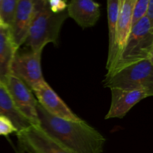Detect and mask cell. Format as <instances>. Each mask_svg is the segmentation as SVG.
<instances>
[{
    "label": "cell",
    "mask_w": 153,
    "mask_h": 153,
    "mask_svg": "<svg viewBox=\"0 0 153 153\" xmlns=\"http://www.w3.org/2000/svg\"><path fill=\"white\" fill-rule=\"evenodd\" d=\"M40 126L72 153H102L106 139L83 120L69 121L49 114L37 105Z\"/></svg>",
    "instance_id": "obj_1"
},
{
    "label": "cell",
    "mask_w": 153,
    "mask_h": 153,
    "mask_svg": "<svg viewBox=\"0 0 153 153\" xmlns=\"http://www.w3.org/2000/svg\"><path fill=\"white\" fill-rule=\"evenodd\" d=\"M34 4V16L25 43L31 51H43L50 43L58 46L61 29L68 17L67 10L52 13L46 0H35Z\"/></svg>",
    "instance_id": "obj_2"
},
{
    "label": "cell",
    "mask_w": 153,
    "mask_h": 153,
    "mask_svg": "<svg viewBox=\"0 0 153 153\" xmlns=\"http://www.w3.org/2000/svg\"><path fill=\"white\" fill-rule=\"evenodd\" d=\"M103 85L109 89L153 91L152 60H142L107 73Z\"/></svg>",
    "instance_id": "obj_3"
},
{
    "label": "cell",
    "mask_w": 153,
    "mask_h": 153,
    "mask_svg": "<svg viewBox=\"0 0 153 153\" xmlns=\"http://www.w3.org/2000/svg\"><path fill=\"white\" fill-rule=\"evenodd\" d=\"M145 59L153 60V25L146 16L132 27L120 56L108 73Z\"/></svg>",
    "instance_id": "obj_4"
},
{
    "label": "cell",
    "mask_w": 153,
    "mask_h": 153,
    "mask_svg": "<svg viewBox=\"0 0 153 153\" xmlns=\"http://www.w3.org/2000/svg\"><path fill=\"white\" fill-rule=\"evenodd\" d=\"M16 134L18 153H72L40 126L31 125Z\"/></svg>",
    "instance_id": "obj_5"
},
{
    "label": "cell",
    "mask_w": 153,
    "mask_h": 153,
    "mask_svg": "<svg viewBox=\"0 0 153 153\" xmlns=\"http://www.w3.org/2000/svg\"><path fill=\"white\" fill-rule=\"evenodd\" d=\"M42 52H17L11 66V74L19 78L31 91L46 82L42 73Z\"/></svg>",
    "instance_id": "obj_6"
},
{
    "label": "cell",
    "mask_w": 153,
    "mask_h": 153,
    "mask_svg": "<svg viewBox=\"0 0 153 153\" xmlns=\"http://www.w3.org/2000/svg\"><path fill=\"white\" fill-rule=\"evenodd\" d=\"M15 105L32 125L40 126L37 115V101L32 91L14 75L10 74L5 84Z\"/></svg>",
    "instance_id": "obj_7"
},
{
    "label": "cell",
    "mask_w": 153,
    "mask_h": 153,
    "mask_svg": "<svg viewBox=\"0 0 153 153\" xmlns=\"http://www.w3.org/2000/svg\"><path fill=\"white\" fill-rule=\"evenodd\" d=\"M36 97L37 103L47 113L55 117L69 121H80L79 118L46 82L32 91Z\"/></svg>",
    "instance_id": "obj_8"
},
{
    "label": "cell",
    "mask_w": 153,
    "mask_h": 153,
    "mask_svg": "<svg viewBox=\"0 0 153 153\" xmlns=\"http://www.w3.org/2000/svg\"><path fill=\"white\" fill-rule=\"evenodd\" d=\"M111 94V105L105 119H122L141 100L152 97L153 91L146 89L119 90L110 89Z\"/></svg>",
    "instance_id": "obj_9"
},
{
    "label": "cell",
    "mask_w": 153,
    "mask_h": 153,
    "mask_svg": "<svg viewBox=\"0 0 153 153\" xmlns=\"http://www.w3.org/2000/svg\"><path fill=\"white\" fill-rule=\"evenodd\" d=\"M134 2L135 0H120L114 49L112 55L107 60L106 64V69L108 71H109L116 64L129 37L132 28L131 15Z\"/></svg>",
    "instance_id": "obj_10"
},
{
    "label": "cell",
    "mask_w": 153,
    "mask_h": 153,
    "mask_svg": "<svg viewBox=\"0 0 153 153\" xmlns=\"http://www.w3.org/2000/svg\"><path fill=\"white\" fill-rule=\"evenodd\" d=\"M34 12V0H18L14 19L9 27L13 43L18 49L25 43Z\"/></svg>",
    "instance_id": "obj_11"
},
{
    "label": "cell",
    "mask_w": 153,
    "mask_h": 153,
    "mask_svg": "<svg viewBox=\"0 0 153 153\" xmlns=\"http://www.w3.org/2000/svg\"><path fill=\"white\" fill-rule=\"evenodd\" d=\"M67 13L81 28H91L100 19V4L91 0H72L67 4Z\"/></svg>",
    "instance_id": "obj_12"
},
{
    "label": "cell",
    "mask_w": 153,
    "mask_h": 153,
    "mask_svg": "<svg viewBox=\"0 0 153 153\" xmlns=\"http://www.w3.org/2000/svg\"><path fill=\"white\" fill-rule=\"evenodd\" d=\"M18 49L8 27L0 28V82L4 85L11 74V66Z\"/></svg>",
    "instance_id": "obj_13"
},
{
    "label": "cell",
    "mask_w": 153,
    "mask_h": 153,
    "mask_svg": "<svg viewBox=\"0 0 153 153\" xmlns=\"http://www.w3.org/2000/svg\"><path fill=\"white\" fill-rule=\"evenodd\" d=\"M0 115L9 118L18 131L32 125L19 112L15 105L7 88L1 83H0Z\"/></svg>",
    "instance_id": "obj_14"
},
{
    "label": "cell",
    "mask_w": 153,
    "mask_h": 153,
    "mask_svg": "<svg viewBox=\"0 0 153 153\" xmlns=\"http://www.w3.org/2000/svg\"><path fill=\"white\" fill-rule=\"evenodd\" d=\"M120 7V0H108V59L111 58L114 52L116 40L117 20Z\"/></svg>",
    "instance_id": "obj_15"
},
{
    "label": "cell",
    "mask_w": 153,
    "mask_h": 153,
    "mask_svg": "<svg viewBox=\"0 0 153 153\" xmlns=\"http://www.w3.org/2000/svg\"><path fill=\"white\" fill-rule=\"evenodd\" d=\"M18 0H1L0 17L7 27H10L14 19Z\"/></svg>",
    "instance_id": "obj_16"
},
{
    "label": "cell",
    "mask_w": 153,
    "mask_h": 153,
    "mask_svg": "<svg viewBox=\"0 0 153 153\" xmlns=\"http://www.w3.org/2000/svg\"><path fill=\"white\" fill-rule=\"evenodd\" d=\"M148 4H149V0H135L132 9V15H131L132 27L140 19L146 16Z\"/></svg>",
    "instance_id": "obj_17"
},
{
    "label": "cell",
    "mask_w": 153,
    "mask_h": 153,
    "mask_svg": "<svg viewBox=\"0 0 153 153\" xmlns=\"http://www.w3.org/2000/svg\"><path fill=\"white\" fill-rule=\"evenodd\" d=\"M17 131L16 128L9 118L0 115V136H8Z\"/></svg>",
    "instance_id": "obj_18"
},
{
    "label": "cell",
    "mask_w": 153,
    "mask_h": 153,
    "mask_svg": "<svg viewBox=\"0 0 153 153\" xmlns=\"http://www.w3.org/2000/svg\"><path fill=\"white\" fill-rule=\"evenodd\" d=\"M49 10L54 13H60L67 10V2L62 0H49L47 1Z\"/></svg>",
    "instance_id": "obj_19"
},
{
    "label": "cell",
    "mask_w": 153,
    "mask_h": 153,
    "mask_svg": "<svg viewBox=\"0 0 153 153\" xmlns=\"http://www.w3.org/2000/svg\"><path fill=\"white\" fill-rule=\"evenodd\" d=\"M146 17L149 19L150 23L153 25V0H149L147 10H146Z\"/></svg>",
    "instance_id": "obj_20"
},
{
    "label": "cell",
    "mask_w": 153,
    "mask_h": 153,
    "mask_svg": "<svg viewBox=\"0 0 153 153\" xmlns=\"http://www.w3.org/2000/svg\"><path fill=\"white\" fill-rule=\"evenodd\" d=\"M1 27H7V26L4 25V23L3 22V21L1 20V17H0V28H1Z\"/></svg>",
    "instance_id": "obj_21"
},
{
    "label": "cell",
    "mask_w": 153,
    "mask_h": 153,
    "mask_svg": "<svg viewBox=\"0 0 153 153\" xmlns=\"http://www.w3.org/2000/svg\"><path fill=\"white\" fill-rule=\"evenodd\" d=\"M0 83H1V82H0Z\"/></svg>",
    "instance_id": "obj_22"
}]
</instances>
